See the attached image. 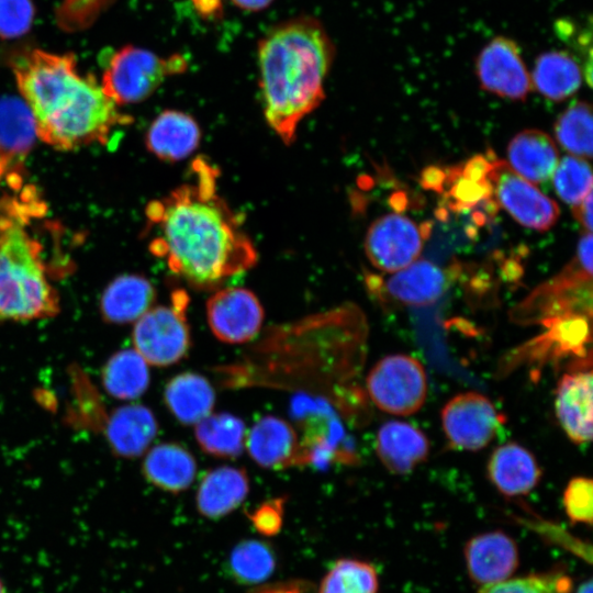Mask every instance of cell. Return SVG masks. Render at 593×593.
Masks as SVG:
<instances>
[{
	"label": "cell",
	"instance_id": "1",
	"mask_svg": "<svg viewBox=\"0 0 593 593\" xmlns=\"http://www.w3.org/2000/svg\"><path fill=\"white\" fill-rule=\"evenodd\" d=\"M190 178L146 206L153 255L194 288L210 289L257 262L242 221L217 192V169L199 157Z\"/></svg>",
	"mask_w": 593,
	"mask_h": 593
},
{
	"label": "cell",
	"instance_id": "2",
	"mask_svg": "<svg viewBox=\"0 0 593 593\" xmlns=\"http://www.w3.org/2000/svg\"><path fill=\"white\" fill-rule=\"evenodd\" d=\"M12 68L36 135L54 148L105 144L115 128L131 122L93 74H79L72 53L34 48L19 56Z\"/></svg>",
	"mask_w": 593,
	"mask_h": 593
},
{
	"label": "cell",
	"instance_id": "3",
	"mask_svg": "<svg viewBox=\"0 0 593 593\" xmlns=\"http://www.w3.org/2000/svg\"><path fill=\"white\" fill-rule=\"evenodd\" d=\"M334 58L331 36L311 15L286 20L259 41L264 115L286 145L295 139L300 122L324 100V83Z\"/></svg>",
	"mask_w": 593,
	"mask_h": 593
},
{
	"label": "cell",
	"instance_id": "4",
	"mask_svg": "<svg viewBox=\"0 0 593 593\" xmlns=\"http://www.w3.org/2000/svg\"><path fill=\"white\" fill-rule=\"evenodd\" d=\"M45 210L31 186L0 201V321L43 320L59 313L44 245L30 228L31 220Z\"/></svg>",
	"mask_w": 593,
	"mask_h": 593
},
{
	"label": "cell",
	"instance_id": "5",
	"mask_svg": "<svg viewBox=\"0 0 593 593\" xmlns=\"http://www.w3.org/2000/svg\"><path fill=\"white\" fill-rule=\"evenodd\" d=\"M582 314L592 316V234L579 239L575 255L553 277L540 283L510 312L516 324Z\"/></svg>",
	"mask_w": 593,
	"mask_h": 593
},
{
	"label": "cell",
	"instance_id": "6",
	"mask_svg": "<svg viewBox=\"0 0 593 593\" xmlns=\"http://www.w3.org/2000/svg\"><path fill=\"white\" fill-rule=\"evenodd\" d=\"M545 331L510 351L501 360L499 371L507 374L522 365L559 367L566 362L567 371L591 369V316L574 314L550 318L540 323Z\"/></svg>",
	"mask_w": 593,
	"mask_h": 593
},
{
	"label": "cell",
	"instance_id": "7",
	"mask_svg": "<svg viewBox=\"0 0 593 593\" xmlns=\"http://www.w3.org/2000/svg\"><path fill=\"white\" fill-rule=\"evenodd\" d=\"M187 69L179 54L167 58L133 45H125L110 58L102 76L104 92L118 104L138 103L150 97L166 77Z\"/></svg>",
	"mask_w": 593,
	"mask_h": 593
},
{
	"label": "cell",
	"instance_id": "8",
	"mask_svg": "<svg viewBox=\"0 0 593 593\" xmlns=\"http://www.w3.org/2000/svg\"><path fill=\"white\" fill-rule=\"evenodd\" d=\"M188 302V294L176 290L170 305L150 307L136 321L132 332L134 349L148 365L166 367L187 356L191 346Z\"/></svg>",
	"mask_w": 593,
	"mask_h": 593
},
{
	"label": "cell",
	"instance_id": "9",
	"mask_svg": "<svg viewBox=\"0 0 593 593\" xmlns=\"http://www.w3.org/2000/svg\"><path fill=\"white\" fill-rule=\"evenodd\" d=\"M369 398L381 411L409 416L424 405L427 377L419 360L405 354L380 359L366 379Z\"/></svg>",
	"mask_w": 593,
	"mask_h": 593
},
{
	"label": "cell",
	"instance_id": "10",
	"mask_svg": "<svg viewBox=\"0 0 593 593\" xmlns=\"http://www.w3.org/2000/svg\"><path fill=\"white\" fill-rule=\"evenodd\" d=\"M488 178L492 198L521 225L544 232L559 217V206L501 159H491Z\"/></svg>",
	"mask_w": 593,
	"mask_h": 593
},
{
	"label": "cell",
	"instance_id": "11",
	"mask_svg": "<svg viewBox=\"0 0 593 593\" xmlns=\"http://www.w3.org/2000/svg\"><path fill=\"white\" fill-rule=\"evenodd\" d=\"M429 231L403 214H384L366 233V256L378 270L395 272L418 258Z\"/></svg>",
	"mask_w": 593,
	"mask_h": 593
},
{
	"label": "cell",
	"instance_id": "12",
	"mask_svg": "<svg viewBox=\"0 0 593 593\" xmlns=\"http://www.w3.org/2000/svg\"><path fill=\"white\" fill-rule=\"evenodd\" d=\"M440 419L450 446L467 451L486 447L503 423L491 400L474 391L452 396L444 405Z\"/></svg>",
	"mask_w": 593,
	"mask_h": 593
},
{
	"label": "cell",
	"instance_id": "13",
	"mask_svg": "<svg viewBox=\"0 0 593 593\" xmlns=\"http://www.w3.org/2000/svg\"><path fill=\"white\" fill-rule=\"evenodd\" d=\"M474 70L483 90L504 99L523 101L533 89L521 48L506 36H495L481 48Z\"/></svg>",
	"mask_w": 593,
	"mask_h": 593
},
{
	"label": "cell",
	"instance_id": "14",
	"mask_svg": "<svg viewBox=\"0 0 593 593\" xmlns=\"http://www.w3.org/2000/svg\"><path fill=\"white\" fill-rule=\"evenodd\" d=\"M367 284L380 300L417 307L440 299L449 286V277L439 266L426 259H416L389 277L369 276Z\"/></svg>",
	"mask_w": 593,
	"mask_h": 593
},
{
	"label": "cell",
	"instance_id": "15",
	"mask_svg": "<svg viewBox=\"0 0 593 593\" xmlns=\"http://www.w3.org/2000/svg\"><path fill=\"white\" fill-rule=\"evenodd\" d=\"M206 320L213 335L227 344H243L257 336L264 321L258 298L245 288L214 292L206 302Z\"/></svg>",
	"mask_w": 593,
	"mask_h": 593
},
{
	"label": "cell",
	"instance_id": "16",
	"mask_svg": "<svg viewBox=\"0 0 593 593\" xmlns=\"http://www.w3.org/2000/svg\"><path fill=\"white\" fill-rule=\"evenodd\" d=\"M593 376L591 369L567 371L556 389L555 409L557 418L574 444L592 439Z\"/></svg>",
	"mask_w": 593,
	"mask_h": 593
},
{
	"label": "cell",
	"instance_id": "17",
	"mask_svg": "<svg viewBox=\"0 0 593 593\" xmlns=\"http://www.w3.org/2000/svg\"><path fill=\"white\" fill-rule=\"evenodd\" d=\"M465 558L471 579L483 586L507 580L519 561L516 542L500 530L472 537Z\"/></svg>",
	"mask_w": 593,
	"mask_h": 593
},
{
	"label": "cell",
	"instance_id": "18",
	"mask_svg": "<svg viewBox=\"0 0 593 593\" xmlns=\"http://www.w3.org/2000/svg\"><path fill=\"white\" fill-rule=\"evenodd\" d=\"M486 472L495 489L510 497L528 494L538 485L542 474L535 456L524 446L513 441L493 450Z\"/></svg>",
	"mask_w": 593,
	"mask_h": 593
},
{
	"label": "cell",
	"instance_id": "19",
	"mask_svg": "<svg viewBox=\"0 0 593 593\" xmlns=\"http://www.w3.org/2000/svg\"><path fill=\"white\" fill-rule=\"evenodd\" d=\"M250 458L260 467L282 469L298 463L300 441L284 419L267 415L257 421L245 439Z\"/></svg>",
	"mask_w": 593,
	"mask_h": 593
},
{
	"label": "cell",
	"instance_id": "20",
	"mask_svg": "<svg viewBox=\"0 0 593 593\" xmlns=\"http://www.w3.org/2000/svg\"><path fill=\"white\" fill-rule=\"evenodd\" d=\"M158 432L154 413L142 404L115 409L105 425L109 447L119 457L136 458L150 446Z\"/></svg>",
	"mask_w": 593,
	"mask_h": 593
},
{
	"label": "cell",
	"instance_id": "21",
	"mask_svg": "<svg viewBox=\"0 0 593 593\" xmlns=\"http://www.w3.org/2000/svg\"><path fill=\"white\" fill-rule=\"evenodd\" d=\"M376 452L390 472L405 474L426 460L429 443L426 435L414 425L389 421L377 433Z\"/></svg>",
	"mask_w": 593,
	"mask_h": 593
},
{
	"label": "cell",
	"instance_id": "22",
	"mask_svg": "<svg viewBox=\"0 0 593 593\" xmlns=\"http://www.w3.org/2000/svg\"><path fill=\"white\" fill-rule=\"evenodd\" d=\"M201 131L189 114L163 111L150 124L145 136L147 149L165 161L184 159L198 147Z\"/></svg>",
	"mask_w": 593,
	"mask_h": 593
},
{
	"label": "cell",
	"instance_id": "23",
	"mask_svg": "<svg viewBox=\"0 0 593 593\" xmlns=\"http://www.w3.org/2000/svg\"><path fill=\"white\" fill-rule=\"evenodd\" d=\"M248 492L249 478L243 468L219 467L202 478L195 495L197 508L202 516L217 519L236 510Z\"/></svg>",
	"mask_w": 593,
	"mask_h": 593
},
{
	"label": "cell",
	"instance_id": "24",
	"mask_svg": "<svg viewBox=\"0 0 593 593\" xmlns=\"http://www.w3.org/2000/svg\"><path fill=\"white\" fill-rule=\"evenodd\" d=\"M507 158V164L521 177L529 182L540 183L552 177L559 163V152L548 134L528 128L511 139Z\"/></svg>",
	"mask_w": 593,
	"mask_h": 593
},
{
	"label": "cell",
	"instance_id": "25",
	"mask_svg": "<svg viewBox=\"0 0 593 593\" xmlns=\"http://www.w3.org/2000/svg\"><path fill=\"white\" fill-rule=\"evenodd\" d=\"M155 299L156 290L148 279L141 275H122L104 289L100 300L101 316L111 324L131 323L153 307Z\"/></svg>",
	"mask_w": 593,
	"mask_h": 593
},
{
	"label": "cell",
	"instance_id": "26",
	"mask_svg": "<svg viewBox=\"0 0 593 593\" xmlns=\"http://www.w3.org/2000/svg\"><path fill=\"white\" fill-rule=\"evenodd\" d=\"M145 479L158 489L179 493L194 481V456L178 443H161L149 449L143 460Z\"/></svg>",
	"mask_w": 593,
	"mask_h": 593
},
{
	"label": "cell",
	"instance_id": "27",
	"mask_svg": "<svg viewBox=\"0 0 593 593\" xmlns=\"http://www.w3.org/2000/svg\"><path fill=\"white\" fill-rule=\"evenodd\" d=\"M491 159L478 155L460 167L451 168L438 189L452 211H467L482 202H494L488 178Z\"/></svg>",
	"mask_w": 593,
	"mask_h": 593
},
{
	"label": "cell",
	"instance_id": "28",
	"mask_svg": "<svg viewBox=\"0 0 593 593\" xmlns=\"http://www.w3.org/2000/svg\"><path fill=\"white\" fill-rule=\"evenodd\" d=\"M35 126L30 109L16 97H0V180L31 149Z\"/></svg>",
	"mask_w": 593,
	"mask_h": 593
},
{
	"label": "cell",
	"instance_id": "29",
	"mask_svg": "<svg viewBox=\"0 0 593 593\" xmlns=\"http://www.w3.org/2000/svg\"><path fill=\"white\" fill-rule=\"evenodd\" d=\"M583 68L567 51H549L535 59L530 75L533 89L552 101H563L581 87Z\"/></svg>",
	"mask_w": 593,
	"mask_h": 593
},
{
	"label": "cell",
	"instance_id": "30",
	"mask_svg": "<svg viewBox=\"0 0 593 593\" xmlns=\"http://www.w3.org/2000/svg\"><path fill=\"white\" fill-rule=\"evenodd\" d=\"M164 402L177 421L184 425H192L212 413L215 392L203 376L195 372H182L167 382Z\"/></svg>",
	"mask_w": 593,
	"mask_h": 593
},
{
	"label": "cell",
	"instance_id": "31",
	"mask_svg": "<svg viewBox=\"0 0 593 593\" xmlns=\"http://www.w3.org/2000/svg\"><path fill=\"white\" fill-rule=\"evenodd\" d=\"M149 380L148 363L135 349L114 353L101 370L104 391L119 400L139 398L147 390Z\"/></svg>",
	"mask_w": 593,
	"mask_h": 593
},
{
	"label": "cell",
	"instance_id": "32",
	"mask_svg": "<svg viewBox=\"0 0 593 593\" xmlns=\"http://www.w3.org/2000/svg\"><path fill=\"white\" fill-rule=\"evenodd\" d=\"M194 436L200 448L208 455L237 458L245 446L246 427L242 418L221 412L209 414L195 424Z\"/></svg>",
	"mask_w": 593,
	"mask_h": 593
},
{
	"label": "cell",
	"instance_id": "33",
	"mask_svg": "<svg viewBox=\"0 0 593 593\" xmlns=\"http://www.w3.org/2000/svg\"><path fill=\"white\" fill-rule=\"evenodd\" d=\"M277 558L272 547L257 539L238 542L231 551L227 571L239 584L255 585L265 582L276 569Z\"/></svg>",
	"mask_w": 593,
	"mask_h": 593
},
{
	"label": "cell",
	"instance_id": "34",
	"mask_svg": "<svg viewBox=\"0 0 593 593\" xmlns=\"http://www.w3.org/2000/svg\"><path fill=\"white\" fill-rule=\"evenodd\" d=\"M592 109L586 101H573L558 116L555 134L559 144L571 155L592 157Z\"/></svg>",
	"mask_w": 593,
	"mask_h": 593
},
{
	"label": "cell",
	"instance_id": "35",
	"mask_svg": "<svg viewBox=\"0 0 593 593\" xmlns=\"http://www.w3.org/2000/svg\"><path fill=\"white\" fill-rule=\"evenodd\" d=\"M374 567L358 559L337 560L323 577L317 593H377Z\"/></svg>",
	"mask_w": 593,
	"mask_h": 593
},
{
	"label": "cell",
	"instance_id": "36",
	"mask_svg": "<svg viewBox=\"0 0 593 593\" xmlns=\"http://www.w3.org/2000/svg\"><path fill=\"white\" fill-rule=\"evenodd\" d=\"M553 187L559 198L571 205L592 192V171L589 163L578 156H566L553 174Z\"/></svg>",
	"mask_w": 593,
	"mask_h": 593
},
{
	"label": "cell",
	"instance_id": "37",
	"mask_svg": "<svg viewBox=\"0 0 593 593\" xmlns=\"http://www.w3.org/2000/svg\"><path fill=\"white\" fill-rule=\"evenodd\" d=\"M571 580L562 572H547L484 585L480 593H570Z\"/></svg>",
	"mask_w": 593,
	"mask_h": 593
},
{
	"label": "cell",
	"instance_id": "38",
	"mask_svg": "<svg viewBox=\"0 0 593 593\" xmlns=\"http://www.w3.org/2000/svg\"><path fill=\"white\" fill-rule=\"evenodd\" d=\"M563 506L572 523L592 524L593 482L586 477L572 478L563 491Z\"/></svg>",
	"mask_w": 593,
	"mask_h": 593
},
{
	"label": "cell",
	"instance_id": "39",
	"mask_svg": "<svg viewBox=\"0 0 593 593\" xmlns=\"http://www.w3.org/2000/svg\"><path fill=\"white\" fill-rule=\"evenodd\" d=\"M34 16L32 0H0V37L12 40L26 34Z\"/></svg>",
	"mask_w": 593,
	"mask_h": 593
},
{
	"label": "cell",
	"instance_id": "40",
	"mask_svg": "<svg viewBox=\"0 0 593 593\" xmlns=\"http://www.w3.org/2000/svg\"><path fill=\"white\" fill-rule=\"evenodd\" d=\"M284 497L266 501L257 506L249 515L255 529L264 536L277 535L283 523Z\"/></svg>",
	"mask_w": 593,
	"mask_h": 593
},
{
	"label": "cell",
	"instance_id": "41",
	"mask_svg": "<svg viewBox=\"0 0 593 593\" xmlns=\"http://www.w3.org/2000/svg\"><path fill=\"white\" fill-rule=\"evenodd\" d=\"M248 593H314V590L309 582L293 580L264 584Z\"/></svg>",
	"mask_w": 593,
	"mask_h": 593
},
{
	"label": "cell",
	"instance_id": "42",
	"mask_svg": "<svg viewBox=\"0 0 593 593\" xmlns=\"http://www.w3.org/2000/svg\"><path fill=\"white\" fill-rule=\"evenodd\" d=\"M572 212L575 220L586 230H592V192H590L582 201L572 205Z\"/></svg>",
	"mask_w": 593,
	"mask_h": 593
},
{
	"label": "cell",
	"instance_id": "43",
	"mask_svg": "<svg viewBox=\"0 0 593 593\" xmlns=\"http://www.w3.org/2000/svg\"><path fill=\"white\" fill-rule=\"evenodd\" d=\"M195 9L206 15H215L222 9L221 0H192Z\"/></svg>",
	"mask_w": 593,
	"mask_h": 593
},
{
	"label": "cell",
	"instance_id": "44",
	"mask_svg": "<svg viewBox=\"0 0 593 593\" xmlns=\"http://www.w3.org/2000/svg\"><path fill=\"white\" fill-rule=\"evenodd\" d=\"M237 8L256 12L268 8L273 0H231Z\"/></svg>",
	"mask_w": 593,
	"mask_h": 593
},
{
	"label": "cell",
	"instance_id": "45",
	"mask_svg": "<svg viewBox=\"0 0 593 593\" xmlns=\"http://www.w3.org/2000/svg\"><path fill=\"white\" fill-rule=\"evenodd\" d=\"M592 580H588L586 582H583L579 588L577 593H592Z\"/></svg>",
	"mask_w": 593,
	"mask_h": 593
},
{
	"label": "cell",
	"instance_id": "46",
	"mask_svg": "<svg viewBox=\"0 0 593 593\" xmlns=\"http://www.w3.org/2000/svg\"><path fill=\"white\" fill-rule=\"evenodd\" d=\"M0 593H5V588L1 579H0Z\"/></svg>",
	"mask_w": 593,
	"mask_h": 593
}]
</instances>
